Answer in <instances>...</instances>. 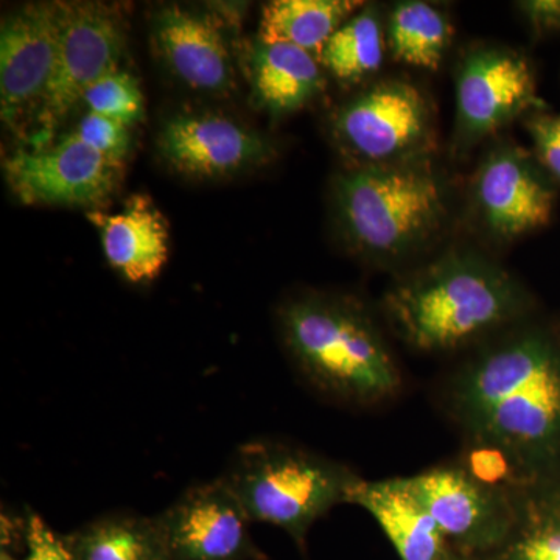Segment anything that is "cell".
Masks as SVG:
<instances>
[{"instance_id": "ffe728a7", "label": "cell", "mask_w": 560, "mask_h": 560, "mask_svg": "<svg viewBox=\"0 0 560 560\" xmlns=\"http://www.w3.org/2000/svg\"><path fill=\"white\" fill-rule=\"evenodd\" d=\"M360 5L353 0H276L261 11L259 40L290 44L320 60L327 40Z\"/></svg>"}, {"instance_id": "44dd1931", "label": "cell", "mask_w": 560, "mask_h": 560, "mask_svg": "<svg viewBox=\"0 0 560 560\" xmlns=\"http://www.w3.org/2000/svg\"><path fill=\"white\" fill-rule=\"evenodd\" d=\"M515 518L510 536L478 560H560V493L541 481L512 485Z\"/></svg>"}, {"instance_id": "cb8c5ba5", "label": "cell", "mask_w": 560, "mask_h": 560, "mask_svg": "<svg viewBox=\"0 0 560 560\" xmlns=\"http://www.w3.org/2000/svg\"><path fill=\"white\" fill-rule=\"evenodd\" d=\"M88 113L120 121L128 128L143 119V95L138 80L128 72L108 73L84 92Z\"/></svg>"}, {"instance_id": "2e32d148", "label": "cell", "mask_w": 560, "mask_h": 560, "mask_svg": "<svg viewBox=\"0 0 560 560\" xmlns=\"http://www.w3.org/2000/svg\"><path fill=\"white\" fill-rule=\"evenodd\" d=\"M88 220L101 232L110 267L131 283L160 278L168 260V224L147 195H132L120 212L91 210Z\"/></svg>"}, {"instance_id": "6da1fadb", "label": "cell", "mask_w": 560, "mask_h": 560, "mask_svg": "<svg viewBox=\"0 0 560 560\" xmlns=\"http://www.w3.org/2000/svg\"><path fill=\"white\" fill-rule=\"evenodd\" d=\"M448 407L474 474L499 485L540 481L560 456V349L537 331L508 335L460 368Z\"/></svg>"}, {"instance_id": "9c48e42d", "label": "cell", "mask_w": 560, "mask_h": 560, "mask_svg": "<svg viewBox=\"0 0 560 560\" xmlns=\"http://www.w3.org/2000/svg\"><path fill=\"white\" fill-rule=\"evenodd\" d=\"M158 526L172 560H267L249 533V517L223 478L191 486Z\"/></svg>"}, {"instance_id": "8fae6325", "label": "cell", "mask_w": 560, "mask_h": 560, "mask_svg": "<svg viewBox=\"0 0 560 560\" xmlns=\"http://www.w3.org/2000/svg\"><path fill=\"white\" fill-rule=\"evenodd\" d=\"M61 3H32L2 22L0 105L7 124L40 105L57 66Z\"/></svg>"}, {"instance_id": "5bb4252c", "label": "cell", "mask_w": 560, "mask_h": 560, "mask_svg": "<svg viewBox=\"0 0 560 560\" xmlns=\"http://www.w3.org/2000/svg\"><path fill=\"white\" fill-rule=\"evenodd\" d=\"M474 195L486 226L501 238L539 230L550 221L555 208V191L528 154L512 147H501L486 158Z\"/></svg>"}, {"instance_id": "5b68a950", "label": "cell", "mask_w": 560, "mask_h": 560, "mask_svg": "<svg viewBox=\"0 0 560 560\" xmlns=\"http://www.w3.org/2000/svg\"><path fill=\"white\" fill-rule=\"evenodd\" d=\"M335 200L349 241L377 259H397L418 248L445 213L440 180L407 162L346 173L337 180Z\"/></svg>"}, {"instance_id": "7a4b0ae2", "label": "cell", "mask_w": 560, "mask_h": 560, "mask_svg": "<svg viewBox=\"0 0 560 560\" xmlns=\"http://www.w3.org/2000/svg\"><path fill=\"white\" fill-rule=\"evenodd\" d=\"M508 272L470 254H451L386 293L397 335L420 352H447L508 326L523 311Z\"/></svg>"}, {"instance_id": "3957f363", "label": "cell", "mask_w": 560, "mask_h": 560, "mask_svg": "<svg viewBox=\"0 0 560 560\" xmlns=\"http://www.w3.org/2000/svg\"><path fill=\"white\" fill-rule=\"evenodd\" d=\"M279 320L291 360L319 393L350 405L381 404L399 393V366L355 302L307 294L287 302Z\"/></svg>"}, {"instance_id": "f1b7e54d", "label": "cell", "mask_w": 560, "mask_h": 560, "mask_svg": "<svg viewBox=\"0 0 560 560\" xmlns=\"http://www.w3.org/2000/svg\"><path fill=\"white\" fill-rule=\"evenodd\" d=\"M0 560H20V559L14 558L13 552L2 550V551H0Z\"/></svg>"}, {"instance_id": "7c38bea8", "label": "cell", "mask_w": 560, "mask_h": 560, "mask_svg": "<svg viewBox=\"0 0 560 560\" xmlns=\"http://www.w3.org/2000/svg\"><path fill=\"white\" fill-rule=\"evenodd\" d=\"M161 156L183 175L221 178L270 160L267 139L220 114H179L158 139Z\"/></svg>"}, {"instance_id": "7402d4cb", "label": "cell", "mask_w": 560, "mask_h": 560, "mask_svg": "<svg viewBox=\"0 0 560 560\" xmlns=\"http://www.w3.org/2000/svg\"><path fill=\"white\" fill-rule=\"evenodd\" d=\"M451 36L447 18L430 3L401 2L390 13L389 49L405 65L429 70L440 68Z\"/></svg>"}, {"instance_id": "83f0119b", "label": "cell", "mask_w": 560, "mask_h": 560, "mask_svg": "<svg viewBox=\"0 0 560 560\" xmlns=\"http://www.w3.org/2000/svg\"><path fill=\"white\" fill-rule=\"evenodd\" d=\"M518 9L536 31H560V0H529L518 3Z\"/></svg>"}, {"instance_id": "e0dca14e", "label": "cell", "mask_w": 560, "mask_h": 560, "mask_svg": "<svg viewBox=\"0 0 560 560\" xmlns=\"http://www.w3.org/2000/svg\"><path fill=\"white\" fill-rule=\"evenodd\" d=\"M372 515L401 560H452L453 550L407 477L357 482L350 503Z\"/></svg>"}, {"instance_id": "f546056e", "label": "cell", "mask_w": 560, "mask_h": 560, "mask_svg": "<svg viewBox=\"0 0 560 560\" xmlns=\"http://www.w3.org/2000/svg\"><path fill=\"white\" fill-rule=\"evenodd\" d=\"M452 560H475V559L467 558V556H463V555H459V552H456L455 558H453Z\"/></svg>"}, {"instance_id": "484cf974", "label": "cell", "mask_w": 560, "mask_h": 560, "mask_svg": "<svg viewBox=\"0 0 560 560\" xmlns=\"http://www.w3.org/2000/svg\"><path fill=\"white\" fill-rule=\"evenodd\" d=\"M24 560H75L66 536L55 533L49 523L28 508L25 511Z\"/></svg>"}, {"instance_id": "8992f818", "label": "cell", "mask_w": 560, "mask_h": 560, "mask_svg": "<svg viewBox=\"0 0 560 560\" xmlns=\"http://www.w3.org/2000/svg\"><path fill=\"white\" fill-rule=\"evenodd\" d=\"M453 550L475 560L506 540L515 518L511 485L477 477L466 466H441L407 477Z\"/></svg>"}, {"instance_id": "30bf717a", "label": "cell", "mask_w": 560, "mask_h": 560, "mask_svg": "<svg viewBox=\"0 0 560 560\" xmlns=\"http://www.w3.org/2000/svg\"><path fill=\"white\" fill-rule=\"evenodd\" d=\"M121 162L70 132L51 147L18 151L5 164L11 191L24 205L94 208L116 190Z\"/></svg>"}, {"instance_id": "d4e9b609", "label": "cell", "mask_w": 560, "mask_h": 560, "mask_svg": "<svg viewBox=\"0 0 560 560\" xmlns=\"http://www.w3.org/2000/svg\"><path fill=\"white\" fill-rule=\"evenodd\" d=\"M75 138L109 160L124 162L130 150V128L120 121L86 113L72 131Z\"/></svg>"}, {"instance_id": "d6986e66", "label": "cell", "mask_w": 560, "mask_h": 560, "mask_svg": "<svg viewBox=\"0 0 560 560\" xmlns=\"http://www.w3.org/2000/svg\"><path fill=\"white\" fill-rule=\"evenodd\" d=\"M75 560H172L156 518L114 512L66 536Z\"/></svg>"}, {"instance_id": "52a82bcc", "label": "cell", "mask_w": 560, "mask_h": 560, "mask_svg": "<svg viewBox=\"0 0 560 560\" xmlns=\"http://www.w3.org/2000/svg\"><path fill=\"white\" fill-rule=\"evenodd\" d=\"M125 38L119 21L101 3H61V38L57 66L39 105L40 149L54 128L83 101L84 92L119 70Z\"/></svg>"}, {"instance_id": "4fadbf2b", "label": "cell", "mask_w": 560, "mask_h": 560, "mask_svg": "<svg viewBox=\"0 0 560 560\" xmlns=\"http://www.w3.org/2000/svg\"><path fill=\"white\" fill-rule=\"evenodd\" d=\"M536 103L528 62L504 49L474 51L464 60L456 83L458 130L467 140L492 135Z\"/></svg>"}, {"instance_id": "9a60e30c", "label": "cell", "mask_w": 560, "mask_h": 560, "mask_svg": "<svg viewBox=\"0 0 560 560\" xmlns=\"http://www.w3.org/2000/svg\"><path fill=\"white\" fill-rule=\"evenodd\" d=\"M153 36L162 61L191 90L220 94L234 88L226 40L208 18L165 7L154 18Z\"/></svg>"}, {"instance_id": "4316f807", "label": "cell", "mask_w": 560, "mask_h": 560, "mask_svg": "<svg viewBox=\"0 0 560 560\" xmlns=\"http://www.w3.org/2000/svg\"><path fill=\"white\" fill-rule=\"evenodd\" d=\"M529 132L541 164L560 180V116L534 117Z\"/></svg>"}, {"instance_id": "ba28073f", "label": "cell", "mask_w": 560, "mask_h": 560, "mask_svg": "<svg viewBox=\"0 0 560 560\" xmlns=\"http://www.w3.org/2000/svg\"><path fill=\"white\" fill-rule=\"evenodd\" d=\"M334 131L366 167L404 164L429 138V106L411 84H375L338 109Z\"/></svg>"}, {"instance_id": "ac0fdd59", "label": "cell", "mask_w": 560, "mask_h": 560, "mask_svg": "<svg viewBox=\"0 0 560 560\" xmlns=\"http://www.w3.org/2000/svg\"><path fill=\"white\" fill-rule=\"evenodd\" d=\"M249 70L254 97L276 116L301 109L326 88L318 58L290 44L257 39L250 51Z\"/></svg>"}, {"instance_id": "277c9868", "label": "cell", "mask_w": 560, "mask_h": 560, "mask_svg": "<svg viewBox=\"0 0 560 560\" xmlns=\"http://www.w3.org/2000/svg\"><path fill=\"white\" fill-rule=\"evenodd\" d=\"M224 481L250 522L278 526L304 548L308 530L361 480L345 464L287 442L253 440L232 456Z\"/></svg>"}, {"instance_id": "603a6c76", "label": "cell", "mask_w": 560, "mask_h": 560, "mask_svg": "<svg viewBox=\"0 0 560 560\" xmlns=\"http://www.w3.org/2000/svg\"><path fill=\"white\" fill-rule=\"evenodd\" d=\"M385 58L381 21L372 9L361 10L331 35L320 62L338 80L355 83L377 72Z\"/></svg>"}]
</instances>
